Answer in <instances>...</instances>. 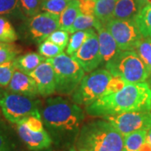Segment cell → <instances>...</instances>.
Returning <instances> with one entry per match:
<instances>
[{
  "label": "cell",
  "instance_id": "obj_2",
  "mask_svg": "<svg viewBox=\"0 0 151 151\" xmlns=\"http://www.w3.org/2000/svg\"><path fill=\"white\" fill-rule=\"evenodd\" d=\"M85 109L88 115L97 118L129 112H151V86L145 81L127 83L121 90L104 95Z\"/></svg>",
  "mask_w": 151,
  "mask_h": 151
},
{
  "label": "cell",
  "instance_id": "obj_36",
  "mask_svg": "<svg viewBox=\"0 0 151 151\" xmlns=\"http://www.w3.org/2000/svg\"><path fill=\"white\" fill-rule=\"evenodd\" d=\"M139 4L140 5L141 9L146 5H151V0H137Z\"/></svg>",
  "mask_w": 151,
  "mask_h": 151
},
{
  "label": "cell",
  "instance_id": "obj_25",
  "mask_svg": "<svg viewBox=\"0 0 151 151\" xmlns=\"http://www.w3.org/2000/svg\"><path fill=\"white\" fill-rule=\"evenodd\" d=\"M19 38L16 30L7 17L0 16V42L13 43Z\"/></svg>",
  "mask_w": 151,
  "mask_h": 151
},
{
  "label": "cell",
  "instance_id": "obj_42",
  "mask_svg": "<svg viewBox=\"0 0 151 151\" xmlns=\"http://www.w3.org/2000/svg\"><path fill=\"white\" fill-rule=\"evenodd\" d=\"M114 1H117V0H114Z\"/></svg>",
  "mask_w": 151,
  "mask_h": 151
},
{
  "label": "cell",
  "instance_id": "obj_4",
  "mask_svg": "<svg viewBox=\"0 0 151 151\" xmlns=\"http://www.w3.org/2000/svg\"><path fill=\"white\" fill-rule=\"evenodd\" d=\"M127 82L106 69H96L85 76L71 94V101L85 108L100 97L121 90Z\"/></svg>",
  "mask_w": 151,
  "mask_h": 151
},
{
  "label": "cell",
  "instance_id": "obj_14",
  "mask_svg": "<svg viewBox=\"0 0 151 151\" xmlns=\"http://www.w3.org/2000/svg\"><path fill=\"white\" fill-rule=\"evenodd\" d=\"M8 91L31 97H36L40 95L35 80L29 75L18 69L13 75Z\"/></svg>",
  "mask_w": 151,
  "mask_h": 151
},
{
  "label": "cell",
  "instance_id": "obj_41",
  "mask_svg": "<svg viewBox=\"0 0 151 151\" xmlns=\"http://www.w3.org/2000/svg\"><path fill=\"white\" fill-rule=\"evenodd\" d=\"M150 83H151V75H150Z\"/></svg>",
  "mask_w": 151,
  "mask_h": 151
},
{
  "label": "cell",
  "instance_id": "obj_8",
  "mask_svg": "<svg viewBox=\"0 0 151 151\" xmlns=\"http://www.w3.org/2000/svg\"><path fill=\"white\" fill-rule=\"evenodd\" d=\"M120 50H134L144 38L134 19H113L104 24Z\"/></svg>",
  "mask_w": 151,
  "mask_h": 151
},
{
  "label": "cell",
  "instance_id": "obj_1",
  "mask_svg": "<svg viewBox=\"0 0 151 151\" xmlns=\"http://www.w3.org/2000/svg\"><path fill=\"white\" fill-rule=\"evenodd\" d=\"M40 114L53 144L64 148L75 145L85 119L80 105L64 97H48L41 103Z\"/></svg>",
  "mask_w": 151,
  "mask_h": 151
},
{
  "label": "cell",
  "instance_id": "obj_30",
  "mask_svg": "<svg viewBox=\"0 0 151 151\" xmlns=\"http://www.w3.org/2000/svg\"><path fill=\"white\" fill-rule=\"evenodd\" d=\"M43 0H19L22 13L28 19L35 16L41 12V4Z\"/></svg>",
  "mask_w": 151,
  "mask_h": 151
},
{
  "label": "cell",
  "instance_id": "obj_10",
  "mask_svg": "<svg viewBox=\"0 0 151 151\" xmlns=\"http://www.w3.org/2000/svg\"><path fill=\"white\" fill-rule=\"evenodd\" d=\"M102 119L109 122L123 136L151 129V112H129Z\"/></svg>",
  "mask_w": 151,
  "mask_h": 151
},
{
  "label": "cell",
  "instance_id": "obj_17",
  "mask_svg": "<svg viewBox=\"0 0 151 151\" xmlns=\"http://www.w3.org/2000/svg\"><path fill=\"white\" fill-rule=\"evenodd\" d=\"M45 60L46 59L40 53L29 52L16 57L14 60V62L15 64L16 69L29 75Z\"/></svg>",
  "mask_w": 151,
  "mask_h": 151
},
{
  "label": "cell",
  "instance_id": "obj_7",
  "mask_svg": "<svg viewBox=\"0 0 151 151\" xmlns=\"http://www.w3.org/2000/svg\"><path fill=\"white\" fill-rule=\"evenodd\" d=\"M41 102L35 97L4 92L0 96V108L9 123L17 124L29 116L41 118Z\"/></svg>",
  "mask_w": 151,
  "mask_h": 151
},
{
  "label": "cell",
  "instance_id": "obj_11",
  "mask_svg": "<svg viewBox=\"0 0 151 151\" xmlns=\"http://www.w3.org/2000/svg\"><path fill=\"white\" fill-rule=\"evenodd\" d=\"M71 56L80 64L86 73H90L102 65L97 33L94 30L81 48Z\"/></svg>",
  "mask_w": 151,
  "mask_h": 151
},
{
  "label": "cell",
  "instance_id": "obj_39",
  "mask_svg": "<svg viewBox=\"0 0 151 151\" xmlns=\"http://www.w3.org/2000/svg\"><path fill=\"white\" fill-rule=\"evenodd\" d=\"M39 151H53L50 148H49V149H45V150H39Z\"/></svg>",
  "mask_w": 151,
  "mask_h": 151
},
{
  "label": "cell",
  "instance_id": "obj_31",
  "mask_svg": "<svg viewBox=\"0 0 151 151\" xmlns=\"http://www.w3.org/2000/svg\"><path fill=\"white\" fill-rule=\"evenodd\" d=\"M15 70H16V66L14 60L0 65V86L1 87L9 86Z\"/></svg>",
  "mask_w": 151,
  "mask_h": 151
},
{
  "label": "cell",
  "instance_id": "obj_26",
  "mask_svg": "<svg viewBox=\"0 0 151 151\" xmlns=\"http://www.w3.org/2000/svg\"><path fill=\"white\" fill-rule=\"evenodd\" d=\"M151 74V38L144 37L134 50Z\"/></svg>",
  "mask_w": 151,
  "mask_h": 151
},
{
  "label": "cell",
  "instance_id": "obj_20",
  "mask_svg": "<svg viewBox=\"0 0 151 151\" xmlns=\"http://www.w3.org/2000/svg\"><path fill=\"white\" fill-rule=\"evenodd\" d=\"M148 130H140L124 136L123 151H139L146 141Z\"/></svg>",
  "mask_w": 151,
  "mask_h": 151
},
{
  "label": "cell",
  "instance_id": "obj_22",
  "mask_svg": "<svg viewBox=\"0 0 151 151\" xmlns=\"http://www.w3.org/2000/svg\"><path fill=\"white\" fill-rule=\"evenodd\" d=\"M134 20L143 36L151 38V5L144 6Z\"/></svg>",
  "mask_w": 151,
  "mask_h": 151
},
{
  "label": "cell",
  "instance_id": "obj_29",
  "mask_svg": "<svg viewBox=\"0 0 151 151\" xmlns=\"http://www.w3.org/2000/svg\"><path fill=\"white\" fill-rule=\"evenodd\" d=\"M19 52V49L12 43L0 42V65L13 61Z\"/></svg>",
  "mask_w": 151,
  "mask_h": 151
},
{
  "label": "cell",
  "instance_id": "obj_23",
  "mask_svg": "<svg viewBox=\"0 0 151 151\" xmlns=\"http://www.w3.org/2000/svg\"><path fill=\"white\" fill-rule=\"evenodd\" d=\"M0 16L26 19L20 9L19 0H0Z\"/></svg>",
  "mask_w": 151,
  "mask_h": 151
},
{
  "label": "cell",
  "instance_id": "obj_13",
  "mask_svg": "<svg viewBox=\"0 0 151 151\" xmlns=\"http://www.w3.org/2000/svg\"><path fill=\"white\" fill-rule=\"evenodd\" d=\"M29 75L35 81L40 96L48 97L55 92L56 84L54 68L46 60Z\"/></svg>",
  "mask_w": 151,
  "mask_h": 151
},
{
  "label": "cell",
  "instance_id": "obj_3",
  "mask_svg": "<svg viewBox=\"0 0 151 151\" xmlns=\"http://www.w3.org/2000/svg\"><path fill=\"white\" fill-rule=\"evenodd\" d=\"M78 151H123L124 136L105 119L87 122L75 142Z\"/></svg>",
  "mask_w": 151,
  "mask_h": 151
},
{
  "label": "cell",
  "instance_id": "obj_18",
  "mask_svg": "<svg viewBox=\"0 0 151 151\" xmlns=\"http://www.w3.org/2000/svg\"><path fill=\"white\" fill-rule=\"evenodd\" d=\"M79 14L80 9L78 0H71L69 5L60 15V29L69 32Z\"/></svg>",
  "mask_w": 151,
  "mask_h": 151
},
{
  "label": "cell",
  "instance_id": "obj_32",
  "mask_svg": "<svg viewBox=\"0 0 151 151\" xmlns=\"http://www.w3.org/2000/svg\"><path fill=\"white\" fill-rule=\"evenodd\" d=\"M0 151H18V145L8 130L0 127Z\"/></svg>",
  "mask_w": 151,
  "mask_h": 151
},
{
  "label": "cell",
  "instance_id": "obj_37",
  "mask_svg": "<svg viewBox=\"0 0 151 151\" xmlns=\"http://www.w3.org/2000/svg\"><path fill=\"white\" fill-rule=\"evenodd\" d=\"M146 142L149 143L151 145V129L147 131V135H146Z\"/></svg>",
  "mask_w": 151,
  "mask_h": 151
},
{
  "label": "cell",
  "instance_id": "obj_34",
  "mask_svg": "<svg viewBox=\"0 0 151 151\" xmlns=\"http://www.w3.org/2000/svg\"><path fill=\"white\" fill-rule=\"evenodd\" d=\"M78 2L81 14L86 15H94L97 0H78Z\"/></svg>",
  "mask_w": 151,
  "mask_h": 151
},
{
  "label": "cell",
  "instance_id": "obj_28",
  "mask_svg": "<svg viewBox=\"0 0 151 151\" xmlns=\"http://www.w3.org/2000/svg\"><path fill=\"white\" fill-rule=\"evenodd\" d=\"M64 51V48L55 45L48 40H45L41 43L39 44L38 53L44 56L45 59L53 58Z\"/></svg>",
  "mask_w": 151,
  "mask_h": 151
},
{
  "label": "cell",
  "instance_id": "obj_15",
  "mask_svg": "<svg viewBox=\"0 0 151 151\" xmlns=\"http://www.w3.org/2000/svg\"><path fill=\"white\" fill-rule=\"evenodd\" d=\"M95 29L97 30L98 35L102 65H105L108 61L119 53L120 50L113 35L109 33L103 24H100Z\"/></svg>",
  "mask_w": 151,
  "mask_h": 151
},
{
  "label": "cell",
  "instance_id": "obj_38",
  "mask_svg": "<svg viewBox=\"0 0 151 151\" xmlns=\"http://www.w3.org/2000/svg\"><path fill=\"white\" fill-rule=\"evenodd\" d=\"M64 151H78L76 150V148L75 147V145H71L69 146V147H67V148H65V150Z\"/></svg>",
  "mask_w": 151,
  "mask_h": 151
},
{
  "label": "cell",
  "instance_id": "obj_5",
  "mask_svg": "<svg viewBox=\"0 0 151 151\" xmlns=\"http://www.w3.org/2000/svg\"><path fill=\"white\" fill-rule=\"evenodd\" d=\"M104 66L112 75L121 77L127 83L144 82L151 75L134 50H120Z\"/></svg>",
  "mask_w": 151,
  "mask_h": 151
},
{
  "label": "cell",
  "instance_id": "obj_40",
  "mask_svg": "<svg viewBox=\"0 0 151 151\" xmlns=\"http://www.w3.org/2000/svg\"><path fill=\"white\" fill-rule=\"evenodd\" d=\"M0 87H1V86H0ZM3 92H4V91H2V90H1V88H0V96L3 94Z\"/></svg>",
  "mask_w": 151,
  "mask_h": 151
},
{
  "label": "cell",
  "instance_id": "obj_9",
  "mask_svg": "<svg viewBox=\"0 0 151 151\" xmlns=\"http://www.w3.org/2000/svg\"><path fill=\"white\" fill-rule=\"evenodd\" d=\"M60 27V15L41 11L35 16L26 19L24 26L25 37L40 44Z\"/></svg>",
  "mask_w": 151,
  "mask_h": 151
},
{
  "label": "cell",
  "instance_id": "obj_27",
  "mask_svg": "<svg viewBox=\"0 0 151 151\" xmlns=\"http://www.w3.org/2000/svg\"><path fill=\"white\" fill-rule=\"evenodd\" d=\"M71 0H43L41 4V11L50 14L60 15L69 5Z\"/></svg>",
  "mask_w": 151,
  "mask_h": 151
},
{
  "label": "cell",
  "instance_id": "obj_12",
  "mask_svg": "<svg viewBox=\"0 0 151 151\" xmlns=\"http://www.w3.org/2000/svg\"><path fill=\"white\" fill-rule=\"evenodd\" d=\"M17 133L29 150L39 151L50 148L53 145V140L48 133V131L44 129H31L23 121L16 124Z\"/></svg>",
  "mask_w": 151,
  "mask_h": 151
},
{
  "label": "cell",
  "instance_id": "obj_35",
  "mask_svg": "<svg viewBox=\"0 0 151 151\" xmlns=\"http://www.w3.org/2000/svg\"><path fill=\"white\" fill-rule=\"evenodd\" d=\"M139 151H151V145L145 141L144 143V145L141 146V148Z\"/></svg>",
  "mask_w": 151,
  "mask_h": 151
},
{
  "label": "cell",
  "instance_id": "obj_21",
  "mask_svg": "<svg viewBox=\"0 0 151 151\" xmlns=\"http://www.w3.org/2000/svg\"><path fill=\"white\" fill-rule=\"evenodd\" d=\"M93 31H94L93 29H88L85 30H79L72 33L69 40V43L66 46V50H65L66 54L70 56L75 54L81 48V45L86 41V39L92 35Z\"/></svg>",
  "mask_w": 151,
  "mask_h": 151
},
{
  "label": "cell",
  "instance_id": "obj_19",
  "mask_svg": "<svg viewBox=\"0 0 151 151\" xmlns=\"http://www.w3.org/2000/svg\"><path fill=\"white\" fill-rule=\"evenodd\" d=\"M115 4L114 0H97L94 15L102 24H107L113 19Z\"/></svg>",
  "mask_w": 151,
  "mask_h": 151
},
{
  "label": "cell",
  "instance_id": "obj_16",
  "mask_svg": "<svg viewBox=\"0 0 151 151\" xmlns=\"http://www.w3.org/2000/svg\"><path fill=\"white\" fill-rule=\"evenodd\" d=\"M140 9L141 7L137 0H117L113 19H134Z\"/></svg>",
  "mask_w": 151,
  "mask_h": 151
},
{
  "label": "cell",
  "instance_id": "obj_33",
  "mask_svg": "<svg viewBox=\"0 0 151 151\" xmlns=\"http://www.w3.org/2000/svg\"><path fill=\"white\" fill-rule=\"evenodd\" d=\"M46 40H48L55 45L65 49L66 48L67 45L69 43L70 33L58 29L55 30L54 32L51 33Z\"/></svg>",
  "mask_w": 151,
  "mask_h": 151
},
{
  "label": "cell",
  "instance_id": "obj_24",
  "mask_svg": "<svg viewBox=\"0 0 151 151\" xmlns=\"http://www.w3.org/2000/svg\"><path fill=\"white\" fill-rule=\"evenodd\" d=\"M100 24L102 23L94 15H86L80 13L79 15L76 19L75 22L73 23L69 33L72 34L79 30H85L92 28L96 29Z\"/></svg>",
  "mask_w": 151,
  "mask_h": 151
},
{
  "label": "cell",
  "instance_id": "obj_6",
  "mask_svg": "<svg viewBox=\"0 0 151 151\" xmlns=\"http://www.w3.org/2000/svg\"><path fill=\"white\" fill-rule=\"evenodd\" d=\"M46 60L54 68L55 92L60 95H71L85 76V70L72 56L64 52Z\"/></svg>",
  "mask_w": 151,
  "mask_h": 151
}]
</instances>
